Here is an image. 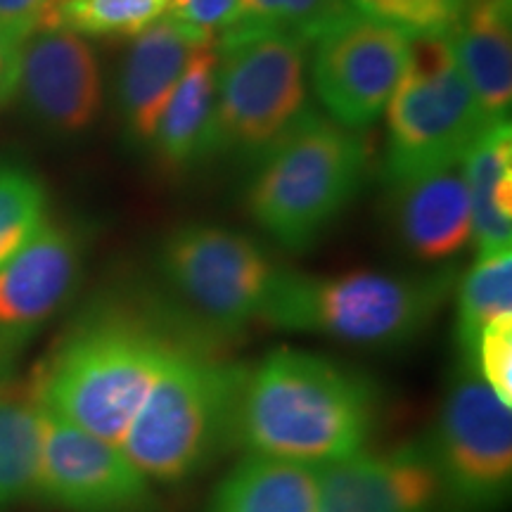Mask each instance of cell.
Wrapping results in <instances>:
<instances>
[{"label": "cell", "mask_w": 512, "mask_h": 512, "mask_svg": "<svg viewBox=\"0 0 512 512\" xmlns=\"http://www.w3.org/2000/svg\"><path fill=\"white\" fill-rule=\"evenodd\" d=\"M465 0H351L361 15L382 19L411 34H446Z\"/></svg>", "instance_id": "484cf974"}, {"label": "cell", "mask_w": 512, "mask_h": 512, "mask_svg": "<svg viewBox=\"0 0 512 512\" xmlns=\"http://www.w3.org/2000/svg\"><path fill=\"white\" fill-rule=\"evenodd\" d=\"M17 91L50 131L64 136L86 131L102 107L98 55L69 31H34L22 48Z\"/></svg>", "instance_id": "5bb4252c"}, {"label": "cell", "mask_w": 512, "mask_h": 512, "mask_svg": "<svg viewBox=\"0 0 512 512\" xmlns=\"http://www.w3.org/2000/svg\"><path fill=\"white\" fill-rule=\"evenodd\" d=\"M83 245L69 226L50 223L0 268V380L38 330L72 297L81 278Z\"/></svg>", "instance_id": "7c38bea8"}, {"label": "cell", "mask_w": 512, "mask_h": 512, "mask_svg": "<svg viewBox=\"0 0 512 512\" xmlns=\"http://www.w3.org/2000/svg\"><path fill=\"white\" fill-rule=\"evenodd\" d=\"M164 3H166V0H164Z\"/></svg>", "instance_id": "4dcf8cb0"}, {"label": "cell", "mask_w": 512, "mask_h": 512, "mask_svg": "<svg viewBox=\"0 0 512 512\" xmlns=\"http://www.w3.org/2000/svg\"><path fill=\"white\" fill-rule=\"evenodd\" d=\"M470 192L472 242L477 254L508 249L512 238V131L510 117L484 126L463 157Z\"/></svg>", "instance_id": "ac0fdd59"}, {"label": "cell", "mask_w": 512, "mask_h": 512, "mask_svg": "<svg viewBox=\"0 0 512 512\" xmlns=\"http://www.w3.org/2000/svg\"><path fill=\"white\" fill-rule=\"evenodd\" d=\"M192 342L226 344L166 294L102 297L57 339L31 394L48 413L121 444L159 373Z\"/></svg>", "instance_id": "6da1fadb"}, {"label": "cell", "mask_w": 512, "mask_h": 512, "mask_svg": "<svg viewBox=\"0 0 512 512\" xmlns=\"http://www.w3.org/2000/svg\"><path fill=\"white\" fill-rule=\"evenodd\" d=\"M41 411L29 384L0 380V512L34 496Z\"/></svg>", "instance_id": "44dd1931"}, {"label": "cell", "mask_w": 512, "mask_h": 512, "mask_svg": "<svg viewBox=\"0 0 512 512\" xmlns=\"http://www.w3.org/2000/svg\"><path fill=\"white\" fill-rule=\"evenodd\" d=\"M458 285L453 266L430 273H280L261 323L366 349H396L434 323Z\"/></svg>", "instance_id": "277c9868"}, {"label": "cell", "mask_w": 512, "mask_h": 512, "mask_svg": "<svg viewBox=\"0 0 512 512\" xmlns=\"http://www.w3.org/2000/svg\"><path fill=\"white\" fill-rule=\"evenodd\" d=\"M245 375L247 363L226 344H188L159 373L119 446L157 486L190 482L235 448Z\"/></svg>", "instance_id": "3957f363"}, {"label": "cell", "mask_w": 512, "mask_h": 512, "mask_svg": "<svg viewBox=\"0 0 512 512\" xmlns=\"http://www.w3.org/2000/svg\"><path fill=\"white\" fill-rule=\"evenodd\" d=\"M157 268L166 297L226 344L264 318L283 273L247 235L209 223L166 235Z\"/></svg>", "instance_id": "ba28073f"}, {"label": "cell", "mask_w": 512, "mask_h": 512, "mask_svg": "<svg viewBox=\"0 0 512 512\" xmlns=\"http://www.w3.org/2000/svg\"><path fill=\"white\" fill-rule=\"evenodd\" d=\"M216 76V43L192 50L152 138L159 159L171 169H185L197 159H204L214 117Z\"/></svg>", "instance_id": "ffe728a7"}, {"label": "cell", "mask_w": 512, "mask_h": 512, "mask_svg": "<svg viewBox=\"0 0 512 512\" xmlns=\"http://www.w3.org/2000/svg\"><path fill=\"white\" fill-rule=\"evenodd\" d=\"M41 411L34 496L62 512H162L159 486L124 448Z\"/></svg>", "instance_id": "30bf717a"}, {"label": "cell", "mask_w": 512, "mask_h": 512, "mask_svg": "<svg viewBox=\"0 0 512 512\" xmlns=\"http://www.w3.org/2000/svg\"><path fill=\"white\" fill-rule=\"evenodd\" d=\"M214 43V38L166 17L136 36L119 74V110L136 143H152L192 50Z\"/></svg>", "instance_id": "2e32d148"}, {"label": "cell", "mask_w": 512, "mask_h": 512, "mask_svg": "<svg viewBox=\"0 0 512 512\" xmlns=\"http://www.w3.org/2000/svg\"><path fill=\"white\" fill-rule=\"evenodd\" d=\"M50 0H0V29L31 36Z\"/></svg>", "instance_id": "f546056e"}, {"label": "cell", "mask_w": 512, "mask_h": 512, "mask_svg": "<svg viewBox=\"0 0 512 512\" xmlns=\"http://www.w3.org/2000/svg\"><path fill=\"white\" fill-rule=\"evenodd\" d=\"M164 12L171 22L183 24L214 38L242 17L240 0H166Z\"/></svg>", "instance_id": "83f0119b"}, {"label": "cell", "mask_w": 512, "mask_h": 512, "mask_svg": "<svg viewBox=\"0 0 512 512\" xmlns=\"http://www.w3.org/2000/svg\"><path fill=\"white\" fill-rule=\"evenodd\" d=\"M27 34L12 29H0V107L10 102L19 88V64Z\"/></svg>", "instance_id": "f1b7e54d"}, {"label": "cell", "mask_w": 512, "mask_h": 512, "mask_svg": "<svg viewBox=\"0 0 512 512\" xmlns=\"http://www.w3.org/2000/svg\"><path fill=\"white\" fill-rule=\"evenodd\" d=\"M259 162L249 216L287 252H306L361 190L368 147L351 128L306 110Z\"/></svg>", "instance_id": "5b68a950"}, {"label": "cell", "mask_w": 512, "mask_h": 512, "mask_svg": "<svg viewBox=\"0 0 512 512\" xmlns=\"http://www.w3.org/2000/svg\"><path fill=\"white\" fill-rule=\"evenodd\" d=\"M446 36L486 119L510 117V0H465Z\"/></svg>", "instance_id": "e0dca14e"}, {"label": "cell", "mask_w": 512, "mask_h": 512, "mask_svg": "<svg viewBox=\"0 0 512 512\" xmlns=\"http://www.w3.org/2000/svg\"><path fill=\"white\" fill-rule=\"evenodd\" d=\"M512 313V249L477 254V261L458 285L456 344L470 361L477 337L491 320Z\"/></svg>", "instance_id": "7402d4cb"}, {"label": "cell", "mask_w": 512, "mask_h": 512, "mask_svg": "<svg viewBox=\"0 0 512 512\" xmlns=\"http://www.w3.org/2000/svg\"><path fill=\"white\" fill-rule=\"evenodd\" d=\"M392 233L408 254L444 264L472 242V209L463 162L387 185Z\"/></svg>", "instance_id": "9a60e30c"}, {"label": "cell", "mask_w": 512, "mask_h": 512, "mask_svg": "<svg viewBox=\"0 0 512 512\" xmlns=\"http://www.w3.org/2000/svg\"><path fill=\"white\" fill-rule=\"evenodd\" d=\"M240 5L242 17L294 31L309 43L354 10L351 0H240Z\"/></svg>", "instance_id": "d4e9b609"}, {"label": "cell", "mask_w": 512, "mask_h": 512, "mask_svg": "<svg viewBox=\"0 0 512 512\" xmlns=\"http://www.w3.org/2000/svg\"><path fill=\"white\" fill-rule=\"evenodd\" d=\"M318 512H444L425 437L320 467Z\"/></svg>", "instance_id": "4fadbf2b"}, {"label": "cell", "mask_w": 512, "mask_h": 512, "mask_svg": "<svg viewBox=\"0 0 512 512\" xmlns=\"http://www.w3.org/2000/svg\"><path fill=\"white\" fill-rule=\"evenodd\" d=\"M387 105V185L460 164L489 124L446 34L411 36L406 72Z\"/></svg>", "instance_id": "52a82bcc"}, {"label": "cell", "mask_w": 512, "mask_h": 512, "mask_svg": "<svg viewBox=\"0 0 512 512\" xmlns=\"http://www.w3.org/2000/svg\"><path fill=\"white\" fill-rule=\"evenodd\" d=\"M444 512H498L512 489V413L458 358L425 437Z\"/></svg>", "instance_id": "9c48e42d"}, {"label": "cell", "mask_w": 512, "mask_h": 512, "mask_svg": "<svg viewBox=\"0 0 512 512\" xmlns=\"http://www.w3.org/2000/svg\"><path fill=\"white\" fill-rule=\"evenodd\" d=\"M46 221L43 185L27 171L0 164V268L36 238Z\"/></svg>", "instance_id": "cb8c5ba5"}, {"label": "cell", "mask_w": 512, "mask_h": 512, "mask_svg": "<svg viewBox=\"0 0 512 512\" xmlns=\"http://www.w3.org/2000/svg\"><path fill=\"white\" fill-rule=\"evenodd\" d=\"M470 366L505 406H512V313L491 320L482 330Z\"/></svg>", "instance_id": "4316f807"}, {"label": "cell", "mask_w": 512, "mask_h": 512, "mask_svg": "<svg viewBox=\"0 0 512 512\" xmlns=\"http://www.w3.org/2000/svg\"><path fill=\"white\" fill-rule=\"evenodd\" d=\"M373 377L304 349H275L247 366L235 448L245 456L328 467L366 451L382 420Z\"/></svg>", "instance_id": "7a4b0ae2"}, {"label": "cell", "mask_w": 512, "mask_h": 512, "mask_svg": "<svg viewBox=\"0 0 512 512\" xmlns=\"http://www.w3.org/2000/svg\"><path fill=\"white\" fill-rule=\"evenodd\" d=\"M411 31L351 10L313 41V86L344 128L380 117L406 72Z\"/></svg>", "instance_id": "8fae6325"}, {"label": "cell", "mask_w": 512, "mask_h": 512, "mask_svg": "<svg viewBox=\"0 0 512 512\" xmlns=\"http://www.w3.org/2000/svg\"><path fill=\"white\" fill-rule=\"evenodd\" d=\"M164 0H50L36 31L136 38L162 19Z\"/></svg>", "instance_id": "603a6c76"}, {"label": "cell", "mask_w": 512, "mask_h": 512, "mask_svg": "<svg viewBox=\"0 0 512 512\" xmlns=\"http://www.w3.org/2000/svg\"><path fill=\"white\" fill-rule=\"evenodd\" d=\"M294 31L240 17L216 36L214 117L204 157L261 159L306 112V50Z\"/></svg>", "instance_id": "8992f818"}, {"label": "cell", "mask_w": 512, "mask_h": 512, "mask_svg": "<svg viewBox=\"0 0 512 512\" xmlns=\"http://www.w3.org/2000/svg\"><path fill=\"white\" fill-rule=\"evenodd\" d=\"M320 470L242 456L216 484L204 512H318Z\"/></svg>", "instance_id": "d6986e66"}]
</instances>
